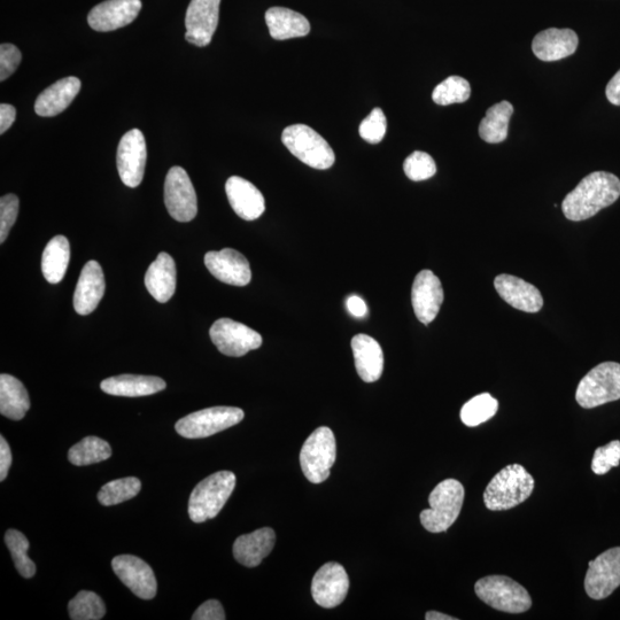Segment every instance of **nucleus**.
<instances>
[{"label":"nucleus","instance_id":"1","mask_svg":"<svg viewBox=\"0 0 620 620\" xmlns=\"http://www.w3.org/2000/svg\"><path fill=\"white\" fill-rule=\"evenodd\" d=\"M620 197V180L611 173L595 172L581 181L563 200L562 209L570 221H585L615 204Z\"/></svg>","mask_w":620,"mask_h":620},{"label":"nucleus","instance_id":"2","mask_svg":"<svg viewBox=\"0 0 620 620\" xmlns=\"http://www.w3.org/2000/svg\"><path fill=\"white\" fill-rule=\"evenodd\" d=\"M534 490V478L523 465L510 464L496 474L484 493L487 509L503 511L515 508L530 498Z\"/></svg>","mask_w":620,"mask_h":620},{"label":"nucleus","instance_id":"3","mask_svg":"<svg viewBox=\"0 0 620 620\" xmlns=\"http://www.w3.org/2000/svg\"><path fill=\"white\" fill-rule=\"evenodd\" d=\"M236 487V475L231 471H220L200 482L192 491L189 500V515L192 522L204 523L220 514Z\"/></svg>","mask_w":620,"mask_h":620},{"label":"nucleus","instance_id":"4","mask_svg":"<svg viewBox=\"0 0 620 620\" xmlns=\"http://www.w3.org/2000/svg\"><path fill=\"white\" fill-rule=\"evenodd\" d=\"M464 487L456 479L441 482L429 496L430 509L421 513V523L431 533L446 532L459 518L464 502Z\"/></svg>","mask_w":620,"mask_h":620},{"label":"nucleus","instance_id":"5","mask_svg":"<svg viewBox=\"0 0 620 620\" xmlns=\"http://www.w3.org/2000/svg\"><path fill=\"white\" fill-rule=\"evenodd\" d=\"M282 142L294 157L314 169L325 170L335 164L336 155L327 141L306 124L285 128Z\"/></svg>","mask_w":620,"mask_h":620},{"label":"nucleus","instance_id":"6","mask_svg":"<svg viewBox=\"0 0 620 620\" xmlns=\"http://www.w3.org/2000/svg\"><path fill=\"white\" fill-rule=\"evenodd\" d=\"M475 592L487 606L507 614H523L532 607L529 592L517 581L506 576L479 579Z\"/></svg>","mask_w":620,"mask_h":620},{"label":"nucleus","instance_id":"7","mask_svg":"<svg viewBox=\"0 0 620 620\" xmlns=\"http://www.w3.org/2000/svg\"><path fill=\"white\" fill-rule=\"evenodd\" d=\"M337 459L335 434L327 426L316 429L301 448L300 464L305 477L313 484H321L330 477Z\"/></svg>","mask_w":620,"mask_h":620},{"label":"nucleus","instance_id":"8","mask_svg":"<svg viewBox=\"0 0 620 620\" xmlns=\"http://www.w3.org/2000/svg\"><path fill=\"white\" fill-rule=\"evenodd\" d=\"M620 399V364L604 362L581 379L576 392L580 407L592 409Z\"/></svg>","mask_w":620,"mask_h":620},{"label":"nucleus","instance_id":"9","mask_svg":"<svg viewBox=\"0 0 620 620\" xmlns=\"http://www.w3.org/2000/svg\"><path fill=\"white\" fill-rule=\"evenodd\" d=\"M242 409L236 407H213L192 413L175 425L180 436L188 439H203L232 428L244 420Z\"/></svg>","mask_w":620,"mask_h":620},{"label":"nucleus","instance_id":"10","mask_svg":"<svg viewBox=\"0 0 620 620\" xmlns=\"http://www.w3.org/2000/svg\"><path fill=\"white\" fill-rule=\"evenodd\" d=\"M167 211L178 222H190L197 216L198 199L188 173L182 167L169 170L165 181Z\"/></svg>","mask_w":620,"mask_h":620},{"label":"nucleus","instance_id":"11","mask_svg":"<svg viewBox=\"0 0 620 620\" xmlns=\"http://www.w3.org/2000/svg\"><path fill=\"white\" fill-rule=\"evenodd\" d=\"M209 336L217 350L232 358L258 350L263 341L259 332L230 319L217 320L209 330Z\"/></svg>","mask_w":620,"mask_h":620},{"label":"nucleus","instance_id":"12","mask_svg":"<svg viewBox=\"0 0 620 620\" xmlns=\"http://www.w3.org/2000/svg\"><path fill=\"white\" fill-rule=\"evenodd\" d=\"M620 586V547L606 550L589 562L585 591L593 600H603Z\"/></svg>","mask_w":620,"mask_h":620},{"label":"nucleus","instance_id":"13","mask_svg":"<svg viewBox=\"0 0 620 620\" xmlns=\"http://www.w3.org/2000/svg\"><path fill=\"white\" fill-rule=\"evenodd\" d=\"M146 159V142L142 131L133 129L124 134L116 155V165L124 185L137 188L142 183Z\"/></svg>","mask_w":620,"mask_h":620},{"label":"nucleus","instance_id":"14","mask_svg":"<svg viewBox=\"0 0 620 620\" xmlns=\"http://www.w3.org/2000/svg\"><path fill=\"white\" fill-rule=\"evenodd\" d=\"M220 4L221 0H191L185 17L186 41L198 48L211 44L219 25Z\"/></svg>","mask_w":620,"mask_h":620},{"label":"nucleus","instance_id":"15","mask_svg":"<svg viewBox=\"0 0 620 620\" xmlns=\"http://www.w3.org/2000/svg\"><path fill=\"white\" fill-rule=\"evenodd\" d=\"M112 568L116 576L139 599L152 600L157 595V579L149 564L134 555L113 558Z\"/></svg>","mask_w":620,"mask_h":620},{"label":"nucleus","instance_id":"16","mask_svg":"<svg viewBox=\"0 0 620 620\" xmlns=\"http://www.w3.org/2000/svg\"><path fill=\"white\" fill-rule=\"evenodd\" d=\"M348 588L350 579L343 565L330 562L324 564L313 578V599L322 608H336L346 599Z\"/></svg>","mask_w":620,"mask_h":620},{"label":"nucleus","instance_id":"17","mask_svg":"<svg viewBox=\"0 0 620 620\" xmlns=\"http://www.w3.org/2000/svg\"><path fill=\"white\" fill-rule=\"evenodd\" d=\"M415 315L421 323L429 325L436 320L444 302V290L440 279L431 270L418 273L412 289Z\"/></svg>","mask_w":620,"mask_h":620},{"label":"nucleus","instance_id":"18","mask_svg":"<svg viewBox=\"0 0 620 620\" xmlns=\"http://www.w3.org/2000/svg\"><path fill=\"white\" fill-rule=\"evenodd\" d=\"M142 6V0H106L93 7L88 22L93 30L108 33L134 22Z\"/></svg>","mask_w":620,"mask_h":620},{"label":"nucleus","instance_id":"19","mask_svg":"<svg viewBox=\"0 0 620 620\" xmlns=\"http://www.w3.org/2000/svg\"><path fill=\"white\" fill-rule=\"evenodd\" d=\"M205 265L216 279L220 282L235 286H246L251 282L252 271L250 262L232 248L216 252H208L205 255Z\"/></svg>","mask_w":620,"mask_h":620},{"label":"nucleus","instance_id":"20","mask_svg":"<svg viewBox=\"0 0 620 620\" xmlns=\"http://www.w3.org/2000/svg\"><path fill=\"white\" fill-rule=\"evenodd\" d=\"M494 286L507 304L522 312L538 313L544 307L540 291L522 278L502 274L495 278Z\"/></svg>","mask_w":620,"mask_h":620},{"label":"nucleus","instance_id":"21","mask_svg":"<svg viewBox=\"0 0 620 620\" xmlns=\"http://www.w3.org/2000/svg\"><path fill=\"white\" fill-rule=\"evenodd\" d=\"M229 203L235 213L245 221L258 220L266 211L265 197L257 186L239 176H232L226 183Z\"/></svg>","mask_w":620,"mask_h":620},{"label":"nucleus","instance_id":"22","mask_svg":"<svg viewBox=\"0 0 620 620\" xmlns=\"http://www.w3.org/2000/svg\"><path fill=\"white\" fill-rule=\"evenodd\" d=\"M106 290L105 276L97 261H89L81 271L74 293L77 314L89 315L96 310Z\"/></svg>","mask_w":620,"mask_h":620},{"label":"nucleus","instance_id":"23","mask_svg":"<svg viewBox=\"0 0 620 620\" xmlns=\"http://www.w3.org/2000/svg\"><path fill=\"white\" fill-rule=\"evenodd\" d=\"M579 38L571 29L550 28L541 31L532 42L533 53L542 61L562 60L578 49Z\"/></svg>","mask_w":620,"mask_h":620},{"label":"nucleus","instance_id":"24","mask_svg":"<svg viewBox=\"0 0 620 620\" xmlns=\"http://www.w3.org/2000/svg\"><path fill=\"white\" fill-rule=\"evenodd\" d=\"M81 81L77 77H65L51 87L45 89L35 102V112L43 118L53 116L67 110L81 90Z\"/></svg>","mask_w":620,"mask_h":620},{"label":"nucleus","instance_id":"25","mask_svg":"<svg viewBox=\"0 0 620 620\" xmlns=\"http://www.w3.org/2000/svg\"><path fill=\"white\" fill-rule=\"evenodd\" d=\"M356 371L363 382L375 383L384 371V353L374 338L358 335L352 339Z\"/></svg>","mask_w":620,"mask_h":620},{"label":"nucleus","instance_id":"26","mask_svg":"<svg viewBox=\"0 0 620 620\" xmlns=\"http://www.w3.org/2000/svg\"><path fill=\"white\" fill-rule=\"evenodd\" d=\"M276 534L270 527L239 537L234 544V556L246 568H255L273 552Z\"/></svg>","mask_w":620,"mask_h":620},{"label":"nucleus","instance_id":"27","mask_svg":"<svg viewBox=\"0 0 620 620\" xmlns=\"http://www.w3.org/2000/svg\"><path fill=\"white\" fill-rule=\"evenodd\" d=\"M176 265L168 253L162 252L146 271L145 286L151 296L165 304L176 291Z\"/></svg>","mask_w":620,"mask_h":620},{"label":"nucleus","instance_id":"28","mask_svg":"<svg viewBox=\"0 0 620 620\" xmlns=\"http://www.w3.org/2000/svg\"><path fill=\"white\" fill-rule=\"evenodd\" d=\"M164 379L154 376L120 375L105 379L100 389L115 397H147L166 389Z\"/></svg>","mask_w":620,"mask_h":620},{"label":"nucleus","instance_id":"29","mask_svg":"<svg viewBox=\"0 0 620 620\" xmlns=\"http://www.w3.org/2000/svg\"><path fill=\"white\" fill-rule=\"evenodd\" d=\"M269 34L276 41L305 37L310 33V23L304 15L285 7H271L266 12Z\"/></svg>","mask_w":620,"mask_h":620},{"label":"nucleus","instance_id":"30","mask_svg":"<svg viewBox=\"0 0 620 620\" xmlns=\"http://www.w3.org/2000/svg\"><path fill=\"white\" fill-rule=\"evenodd\" d=\"M29 409L30 399L25 385L11 375L0 376V414L20 421Z\"/></svg>","mask_w":620,"mask_h":620},{"label":"nucleus","instance_id":"31","mask_svg":"<svg viewBox=\"0 0 620 620\" xmlns=\"http://www.w3.org/2000/svg\"><path fill=\"white\" fill-rule=\"evenodd\" d=\"M71 261V245L65 236H56L46 245L42 257V273L51 284L64 279Z\"/></svg>","mask_w":620,"mask_h":620},{"label":"nucleus","instance_id":"32","mask_svg":"<svg viewBox=\"0 0 620 620\" xmlns=\"http://www.w3.org/2000/svg\"><path fill=\"white\" fill-rule=\"evenodd\" d=\"M514 114V106L507 100L493 105L480 122L479 135L490 144L505 142L508 137L509 121Z\"/></svg>","mask_w":620,"mask_h":620},{"label":"nucleus","instance_id":"33","mask_svg":"<svg viewBox=\"0 0 620 620\" xmlns=\"http://www.w3.org/2000/svg\"><path fill=\"white\" fill-rule=\"evenodd\" d=\"M112 456V448L107 441L97 437H87L68 452V459L77 467L106 461Z\"/></svg>","mask_w":620,"mask_h":620},{"label":"nucleus","instance_id":"34","mask_svg":"<svg viewBox=\"0 0 620 620\" xmlns=\"http://www.w3.org/2000/svg\"><path fill=\"white\" fill-rule=\"evenodd\" d=\"M141 490V480L136 477L116 479L102 487L98 493V501L105 507L120 505L134 499Z\"/></svg>","mask_w":620,"mask_h":620},{"label":"nucleus","instance_id":"35","mask_svg":"<svg viewBox=\"0 0 620 620\" xmlns=\"http://www.w3.org/2000/svg\"><path fill=\"white\" fill-rule=\"evenodd\" d=\"M499 402L490 393H483L465 403L461 409L462 422L475 428L480 424L490 421L498 412Z\"/></svg>","mask_w":620,"mask_h":620},{"label":"nucleus","instance_id":"36","mask_svg":"<svg viewBox=\"0 0 620 620\" xmlns=\"http://www.w3.org/2000/svg\"><path fill=\"white\" fill-rule=\"evenodd\" d=\"M471 95L470 83L460 76L448 77L433 90V102L440 106L462 104L469 100Z\"/></svg>","mask_w":620,"mask_h":620},{"label":"nucleus","instance_id":"37","mask_svg":"<svg viewBox=\"0 0 620 620\" xmlns=\"http://www.w3.org/2000/svg\"><path fill=\"white\" fill-rule=\"evenodd\" d=\"M68 611L73 620H99L106 615V606L96 593L82 591L69 602Z\"/></svg>","mask_w":620,"mask_h":620},{"label":"nucleus","instance_id":"38","mask_svg":"<svg viewBox=\"0 0 620 620\" xmlns=\"http://www.w3.org/2000/svg\"><path fill=\"white\" fill-rule=\"evenodd\" d=\"M7 548L10 549L15 568L23 578L30 579L35 576L36 565L27 555L29 541L23 533L17 530H9L5 534Z\"/></svg>","mask_w":620,"mask_h":620},{"label":"nucleus","instance_id":"39","mask_svg":"<svg viewBox=\"0 0 620 620\" xmlns=\"http://www.w3.org/2000/svg\"><path fill=\"white\" fill-rule=\"evenodd\" d=\"M403 170L409 180L421 182L436 175L437 166L430 154L416 151L405 160Z\"/></svg>","mask_w":620,"mask_h":620},{"label":"nucleus","instance_id":"40","mask_svg":"<svg viewBox=\"0 0 620 620\" xmlns=\"http://www.w3.org/2000/svg\"><path fill=\"white\" fill-rule=\"evenodd\" d=\"M620 463V441H611L606 446L596 448L592 461V470L595 475L608 474L612 468H617Z\"/></svg>","mask_w":620,"mask_h":620},{"label":"nucleus","instance_id":"41","mask_svg":"<svg viewBox=\"0 0 620 620\" xmlns=\"http://www.w3.org/2000/svg\"><path fill=\"white\" fill-rule=\"evenodd\" d=\"M387 121L381 108H375L360 124L359 133L370 144L381 143L385 137Z\"/></svg>","mask_w":620,"mask_h":620},{"label":"nucleus","instance_id":"42","mask_svg":"<svg viewBox=\"0 0 620 620\" xmlns=\"http://www.w3.org/2000/svg\"><path fill=\"white\" fill-rule=\"evenodd\" d=\"M19 198L15 195H6L0 199V243H4L18 219Z\"/></svg>","mask_w":620,"mask_h":620},{"label":"nucleus","instance_id":"43","mask_svg":"<svg viewBox=\"0 0 620 620\" xmlns=\"http://www.w3.org/2000/svg\"><path fill=\"white\" fill-rule=\"evenodd\" d=\"M22 54L17 46L9 43L0 45V81L4 82L17 71Z\"/></svg>","mask_w":620,"mask_h":620},{"label":"nucleus","instance_id":"44","mask_svg":"<svg viewBox=\"0 0 620 620\" xmlns=\"http://www.w3.org/2000/svg\"><path fill=\"white\" fill-rule=\"evenodd\" d=\"M226 618L222 604L216 600H209L201 604L192 616L193 620H224Z\"/></svg>","mask_w":620,"mask_h":620},{"label":"nucleus","instance_id":"45","mask_svg":"<svg viewBox=\"0 0 620 620\" xmlns=\"http://www.w3.org/2000/svg\"><path fill=\"white\" fill-rule=\"evenodd\" d=\"M12 453L9 444L2 436L0 437V480L4 482L12 465Z\"/></svg>","mask_w":620,"mask_h":620},{"label":"nucleus","instance_id":"46","mask_svg":"<svg viewBox=\"0 0 620 620\" xmlns=\"http://www.w3.org/2000/svg\"><path fill=\"white\" fill-rule=\"evenodd\" d=\"M17 119V110L10 104L0 105V134L4 135Z\"/></svg>","mask_w":620,"mask_h":620},{"label":"nucleus","instance_id":"47","mask_svg":"<svg viewBox=\"0 0 620 620\" xmlns=\"http://www.w3.org/2000/svg\"><path fill=\"white\" fill-rule=\"evenodd\" d=\"M346 305L348 312H350L354 317H358V319H362V317L367 316L368 314L367 304L359 296L348 297Z\"/></svg>","mask_w":620,"mask_h":620},{"label":"nucleus","instance_id":"48","mask_svg":"<svg viewBox=\"0 0 620 620\" xmlns=\"http://www.w3.org/2000/svg\"><path fill=\"white\" fill-rule=\"evenodd\" d=\"M606 95L611 104L620 106V71L608 83Z\"/></svg>","mask_w":620,"mask_h":620},{"label":"nucleus","instance_id":"49","mask_svg":"<svg viewBox=\"0 0 620 620\" xmlns=\"http://www.w3.org/2000/svg\"><path fill=\"white\" fill-rule=\"evenodd\" d=\"M426 620H456L457 618L445 615V614H441V612L438 611H429L428 614H426L425 616Z\"/></svg>","mask_w":620,"mask_h":620}]
</instances>
